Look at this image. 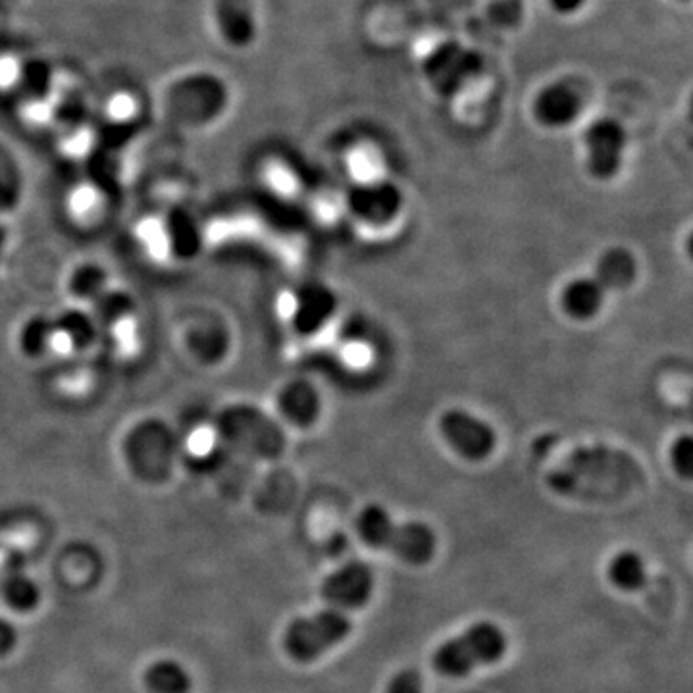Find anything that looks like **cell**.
Masks as SVG:
<instances>
[{
    "label": "cell",
    "instance_id": "e0dca14e",
    "mask_svg": "<svg viewBox=\"0 0 693 693\" xmlns=\"http://www.w3.org/2000/svg\"><path fill=\"white\" fill-rule=\"evenodd\" d=\"M145 684L152 693H189L191 676L175 661H159L145 672Z\"/></svg>",
    "mask_w": 693,
    "mask_h": 693
},
{
    "label": "cell",
    "instance_id": "52a82bcc",
    "mask_svg": "<svg viewBox=\"0 0 693 693\" xmlns=\"http://www.w3.org/2000/svg\"><path fill=\"white\" fill-rule=\"evenodd\" d=\"M584 162L589 175L607 183L618 178L625 168L628 131L615 118H597L584 131Z\"/></svg>",
    "mask_w": 693,
    "mask_h": 693
},
{
    "label": "cell",
    "instance_id": "5bb4252c",
    "mask_svg": "<svg viewBox=\"0 0 693 693\" xmlns=\"http://www.w3.org/2000/svg\"><path fill=\"white\" fill-rule=\"evenodd\" d=\"M591 276L605 287L607 294H622L636 284L640 276V263L632 250L617 245L599 255Z\"/></svg>",
    "mask_w": 693,
    "mask_h": 693
},
{
    "label": "cell",
    "instance_id": "8fae6325",
    "mask_svg": "<svg viewBox=\"0 0 693 693\" xmlns=\"http://www.w3.org/2000/svg\"><path fill=\"white\" fill-rule=\"evenodd\" d=\"M320 591L333 607L361 609L374 594V571L361 561H351L330 574Z\"/></svg>",
    "mask_w": 693,
    "mask_h": 693
},
{
    "label": "cell",
    "instance_id": "30bf717a",
    "mask_svg": "<svg viewBox=\"0 0 693 693\" xmlns=\"http://www.w3.org/2000/svg\"><path fill=\"white\" fill-rule=\"evenodd\" d=\"M586 95L574 79H558L545 85L532 103L535 121L547 129H565L580 118Z\"/></svg>",
    "mask_w": 693,
    "mask_h": 693
},
{
    "label": "cell",
    "instance_id": "44dd1931",
    "mask_svg": "<svg viewBox=\"0 0 693 693\" xmlns=\"http://www.w3.org/2000/svg\"><path fill=\"white\" fill-rule=\"evenodd\" d=\"M15 641H18V632L14 626L0 618V657L8 655L15 648Z\"/></svg>",
    "mask_w": 693,
    "mask_h": 693
},
{
    "label": "cell",
    "instance_id": "8992f818",
    "mask_svg": "<svg viewBox=\"0 0 693 693\" xmlns=\"http://www.w3.org/2000/svg\"><path fill=\"white\" fill-rule=\"evenodd\" d=\"M482 54L459 41H444L424 58L426 82L439 97L452 98L482 74Z\"/></svg>",
    "mask_w": 693,
    "mask_h": 693
},
{
    "label": "cell",
    "instance_id": "4fadbf2b",
    "mask_svg": "<svg viewBox=\"0 0 693 693\" xmlns=\"http://www.w3.org/2000/svg\"><path fill=\"white\" fill-rule=\"evenodd\" d=\"M607 301L609 294L591 274L568 279L558 291V309L578 324L596 320L604 312Z\"/></svg>",
    "mask_w": 693,
    "mask_h": 693
},
{
    "label": "cell",
    "instance_id": "d6986e66",
    "mask_svg": "<svg viewBox=\"0 0 693 693\" xmlns=\"http://www.w3.org/2000/svg\"><path fill=\"white\" fill-rule=\"evenodd\" d=\"M671 467L682 480H692L693 475V439L690 434H680L672 439L669 449Z\"/></svg>",
    "mask_w": 693,
    "mask_h": 693
},
{
    "label": "cell",
    "instance_id": "2e32d148",
    "mask_svg": "<svg viewBox=\"0 0 693 693\" xmlns=\"http://www.w3.org/2000/svg\"><path fill=\"white\" fill-rule=\"evenodd\" d=\"M607 574H609L610 584L622 591H638L648 582L646 563L640 553L632 550L620 551L610 558Z\"/></svg>",
    "mask_w": 693,
    "mask_h": 693
},
{
    "label": "cell",
    "instance_id": "7402d4cb",
    "mask_svg": "<svg viewBox=\"0 0 693 693\" xmlns=\"http://www.w3.org/2000/svg\"><path fill=\"white\" fill-rule=\"evenodd\" d=\"M588 0H550V7L561 15H573L586 7Z\"/></svg>",
    "mask_w": 693,
    "mask_h": 693
},
{
    "label": "cell",
    "instance_id": "603a6c76",
    "mask_svg": "<svg viewBox=\"0 0 693 693\" xmlns=\"http://www.w3.org/2000/svg\"><path fill=\"white\" fill-rule=\"evenodd\" d=\"M682 2H687V0H682Z\"/></svg>",
    "mask_w": 693,
    "mask_h": 693
},
{
    "label": "cell",
    "instance_id": "9a60e30c",
    "mask_svg": "<svg viewBox=\"0 0 693 693\" xmlns=\"http://www.w3.org/2000/svg\"><path fill=\"white\" fill-rule=\"evenodd\" d=\"M279 408L289 423L299 428H310L320 420L322 399L314 385L294 382L279 393Z\"/></svg>",
    "mask_w": 693,
    "mask_h": 693
},
{
    "label": "cell",
    "instance_id": "ba28073f",
    "mask_svg": "<svg viewBox=\"0 0 693 693\" xmlns=\"http://www.w3.org/2000/svg\"><path fill=\"white\" fill-rule=\"evenodd\" d=\"M345 204L354 220L366 226L384 227L399 218L405 196L393 181H361L349 188Z\"/></svg>",
    "mask_w": 693,
    "mask_h": 693
},
{
    "label": "cell",
    "instance_id": "ffe728a7",
    "mask_svg": "<svg viewBox=\"0 0 693 693\" xmlns=\"http://www.w3.org/2000/svg\"><path fill=\"white\" fill-rule=\"evenodd\" d=\"M387 693H424L423 676L416 671H401L393 676Z\"/></svg>",
    "mask_w": 693,
    "mask_h": 693
},
{
    "label": "cell",
    "instance_id": "7c38bea8",
    "mask_svg": "<svg viewBox=\"0 0 693 693\" xmlns=\"http://www.w3.org/2000/svg\"><path fill=\"white\" fill-rule=\"evenodd\" d=\"M338 295L322 284H310L295 295L291 324L302 335L322 332L338 312Z\"/></svg>",
    "mask_w": 693,
    "mask_h": 693
},
{
    "label": "cell",
    "instance_id": "6da1fadb",
    "mask_svg": "<svg viewBox=\"0 0 693 693\" xmlns=\"http://www.w3.org/2000/svg\"><path fill=\"white\" fill-rule=\"evenodd\" d=\"M356 532L370 547L390 551L408 565H426L436 555V532L428 524L397 522L384 507H364L356 516Z\"/></svg>",
    "mask_w": 693,
    "mask_h": 693
},
{
    "label": "cell",
    "instance_id": "5b68a950",
    "mask_svg": "<svg viewBox=\"0 0 693 693\" xmlns=\"http://www.w3.org/2000/svg\"><path fill=\"white\" fill-rule=\"evenodd\" d=\"M437 431L444 444L468 462H483L498 451L499 434L493 424L468 408H445L437 418Z\"/></svg>",
    "mask_w": 693,
    "mask_h": 693
},
{
    "label": "cell",
    "instance_id": "277c9868",
    "mask_svg": "<svg viewBox=\"0 0 693 693\" xmlns=\"http://www.w3.org/2000/svg\"><path fill=\"white\" fill-rule=\"evenodd\" d=\"M353 632V622L340 610H320L312 617H302L287 626L284 648L287 655L299 663H310L326 651L345 641Z\"/></svg>",
    "mask_w": 693,
    "mask_h": 693
},
{
    "label": "cell",
    "instance_id": "7a4b0ae2",
    "mask_svg": "<svg viewBox=\"0 0 693 693\" xmlns=\"http://www.w3.org/2000/svg\"><path fill=\"white\" fill-rule=\"evenodd\" d=\"M230 103V89L222 76L195 70L173 77L164 90V105L173 118L185 124H206L218 118Z\"/></svg>",
    "mask_w": 693,
    "mask_h": 693
},
{
    "label": "cell",
    "instance_id": "ac0fdd59",
    "mask_svg": "<svg viewBox=\"0 0 693 693\" xmlns=\"http://www.w3.org/2000/svg\"><path fill=\"white\" fill-rule=\"evenodd\" d=\"M4 597L12 609L31 610L38 607L39 589L30 578H25L22 574H14L4 584Z\"/></svg>",
    "mask_w": 693,
    "mask_h": 693
},
{
    "label": "cell",
    "instance_id": "9c48e42d",
    "mask_svg": "<svg viewBox=\"0 0 693 693\" xmlns=\"http://www.w3.org/2000/svg\"><path fill=\"white\" fill-rule=\"evenodd\" d=\"M211 23L214 35L230 51H247L260 33L253 0H212Z\"/></svg>",
    "mask_w": 693,
    "mask_h": 693
},
{
    "label": "cell",
    "instance_id": "3957f363",
    "mask_svg": "<svg viewBox=\"0 0 693 693\" xmlns=\"http://www.w3.org/2000/svg\"><path fill=\"white\" fill-rule=\"evenodd\" d=\"M505 632L498 625L483 620L470 626L457 638L441 643L434 653L431 663L439 674L459 679L478 667L498 663L505 655Z\"/></svg>",
    "mask_w": 693,
    "mask_h": 693
}]
</instances>
